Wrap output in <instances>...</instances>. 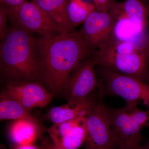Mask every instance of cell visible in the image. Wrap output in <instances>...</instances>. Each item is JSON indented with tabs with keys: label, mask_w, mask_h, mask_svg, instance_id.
I'll return each instance as SVG.
<instances>
[{
	"label": "cell",
	"mask_w": 149,
	"mask_h": 149,
	"mask_svg": "<svg viewBox=\"0 0 149 149\" xmlns=\"http://www.w3.org/2000/svg\"><path fill=\"white\" fill-rule=\"evenodd\" d=\"M8 8L1 4L0 6V39L3 40L8 32L9 27L8 26Z\"/></svg>",
	"instance_id": "16"
},
{
	"label": "cell",
	"mask_w": 149,
	"mask_h": 149,
	"mask_svg": "<svg viewBox=\"0 0 149 149\" xmlns=\"http://www.w3.org/2000/svg\"><path fill=\"white\" fill-rule=\"evenodd\" d=\"M42 149H65L56 145L53 142L50 143L44 138H42Z\"/></svg>",
	"instance_id": "19"
},
{
	"label": "cell",
	"mask_w": 149,
	"mask_h": 149,
	"mask_svg": "<svg viewBox=\"0 0 149 149\" xmlns=\"http://www.w3.org/2000/svg\"></svg>",
	"instance_id": "24"
},
{
	"label": "cell",
	"mask_w": 149,
	"mask_h": 149,
	"mask_svg": "<svg viewBox=\"0 0 149 149\" xmlns=\"http://www.w3.org/2000/svg\"><path fill=\"white\" fill-rule=\"evenodd\" d=\"M115 143L118 148L129 143L141 141L143 129L132 109L126 106L113 109L105 105Z\"/></svg>",
	"instance_id": "7"
},
{
	"label": "cell",
	"mask_w": 149,
	"mask_h": 149,
	"mask_svg": "<svg viewBox=\"0 0 149 149\" xmlns=\"http://www.w3.org/2000/svg\"><path fill=\"white\" fill-rule=\"evenodd\" d=\"M92 54L80 61L70 74L64 90L68 102L85 99L97 89L96 64Z\"/></svg>",
	"instance_id": "8"
},
{
	"label": "cell",
	"mask_w": 149,
	"mask_h": 149,
	"mask_svg": "<svg viewBox=\"0 0 149 149\" xmlns=\"http://www.w3.org/2000/svg\"><path fill=\"white\" fill-rule=\"evenodd\" d=\"M26 1L27 0H0L1 5L9 8H15Z\"/></svg>",
	"instance_id": "18"
},
{
	"label": "cell",
	"mask_w": 149,
	"mask_h": 149,
	"mask_svg": "<svg viewBox=\"0 0 149 149\" xmlns=\"http://www.w3.org/2000/svg\"><path fill=\"white\" fill-rule=\"evenodd\" d=\"M41 133L37 120L27 118L15 120L8 130L11 141L18 146L33 144L38 136L42 137Z\"/></svg>",
	"instance_id": "12"
},
{
	"label": "cell",
	"mask_w": 149,
	"mask_h": 149,
	"mask_svg": "<svg viewBox=\"0 0 149 149\" xmlns=\"http://www.w3.org/2000/svg\"><path fill=\"white\" fill-rule=\"evenodd\" d=\"M13 149H42V148H39L34 146L33 144L26 145H15Z\"/></svg>",
	"instance_id": "21"
},
{
	"label": "cell",
	"mask_w": 149,
	"mask_h": 149,
	"mask_svg": "<svg viewBox=\"0 0 149 149\" xmlns=\"http://www.w3.org/2000/svg\"><path fill=\"white\" fill-rule=\"evenodd\" d=\"M8 9L9 19L11 23L32 34L52 36L66 32L34 0L25 2L19 6Z\"/></svg>",
	"instance_id": "5"
},
{
	"label": "cell",
	"mask_w": 149,
	"mask_h": 149,
	"mask_svg": "<svg viewBox=\"0 0 149 149\" xmlns=\"http://www.w3.org/2000/svg\"><path fill=\"white\" fill-rule=\"evenodd\" d=\"M95 10L93 3L83 0H68V13L70 21L74 28L83 23L89 15Z\"/></svg>",
	"instance_id": "15"
},
{
	"label": "cell",
	"mask_w": 149,
	"mask_h": 149,
	"mask_svg": "<svg viewBox=\"0 0 149 149\" xmlns=\"http://www.w3.org/2000/svg\"><path fill=\"white\" fill-rule=\"evenodd\" d=\"M98 82L103 88L104 96H118L126 102L142 104L149 110V84L128 75L96 66Z\"/></svg>",
	"instance_id": "4"
},
{
	"label": "cell",
	"mask_w": 149,
	"mask_h": 149,
	"mask_svg": "<svg viewBox=\"0 0 149 149\" xmlns=\"http://www.w3.org/2000/svg\"><path fill=\"white\" fill-rule=\"evenodd\" d=\"M98 100L97 91L95 95L91 93L80 100L68 102L63 105L54 107L45 115V119L53 123H58L86 117L95 107Z\"/></svg>",
	"instance_id": "11"
},
{
	"label": "cell",
	"mask_w": 149,
	"mask_h": 149,
	"mask_svg": "<svg viewBox=\"0 0 149 149\" xmlns=\"http://www.w3.org/2000/svg\"><path fill=\"white\" fill-rule=\"evenodd\" d=\"M5 91L29 110L46 107L54 95L37 81L10 82L8 83Z\"/></svg>",
	"instance_id": "9"
},
{
	"label": "cell",
	"mask_w": 149,
	"mask_h": 149,
	"mask_svg": "<svg viewBox=\"0 0 149 149\" xmlns=\"http://www.w3.org/2000/svg\"><path fill=\"white\" fill-rule=\"evenodd\" d=\"M142 149H149V140L146 144L143 146H141Z\"/></svg>",
	"instance_id": "22"
},
{
	"label": "cell",
	"mask_w": 149,
	"mask_h": 149,
	"mask_svg": "<svg viewBox=\"0 0 149 149\" xmlns=\"http://www.w3.org/2000/svg\"><path fill=\"white\" fill-rule=\"evenodd\" d=\"M126 1V0H123V1Z\"/></svg>",
	"instance_id": "23"
},
{
	"label": "cell",
	"mask_w": 149,
	"mask_h": 149,
	"mask_svg": "<svg viewBox=\"0 0 149 149\" xmlns=\"http://www.w3.org/2000/svg\"><path fill=\"white\" fill-rule=\"evenodd\" d=\"M0 100L1 120H15L22 118L37 120L29 110L24 107L6 91L1 93Z\"/></svg>",
	"instance_id": "14"
},
{
	"label": "cell",
	"mask_w": 149,
	"mask_h": 149,
	"mask_svg": "<svg viewBox=\"0 0 149 149\" xmlns=\"http://www.w3.org/2000/svg\"><path fill=\"white\" fill-rule=\"evenodd\" d=\"M96 66L148 83L149 47L116 40L111 36L92 54Z\"/></svg>",
	"instance_id": "3"
},
{
	"label": "cell",
	"mask_w": 149,
	"mask_h": 149,
	"mask_svg": "<svg viewBox=\"0 0 149 149\" xmlns=\"http://www.w3.org/2000/svg\"><path fill=\"white\" fill-rule=\"evenodd\" d=\"M115 22L109 12L95 10L89 15L80 30L89 50H95L111 37Z\"/></svg>",
	"instance_id": "10"
},
{
	"label": "cell",
	"mask_w": 149,
	"mask_h": 149,
	"mask_svg": "<svg viewBox=\"0 0 149 149\" xmlns=\"http://www.w3.org/2000/svg\"><path fill=\"white\" fill-rule=\"evenodd\" d=\"M96 10L108 12L111 6L115 3V0H93Z\"/></svg>",
	"instance_id": "17"
},
{
	"label": "cell",
	"mask_w": 149,
	"mask_h": 149,
	"mask_svg": "<svg viewBox=\"0 0 149 149\" xmlns=\"http://www.w3.org/2000/svg\"><path fill=\"white\" fill-rule=\"evenodd\" d=\"M140 142H135L127 144L124 146L120 147L117 149H142Z\"/></svg>",
	"instance_id": "20"
},
{
	"label": "cell",
	"mask_w": 149,
	"mask_h": 149,
	"mask_svg": "<svg viewBox=\"0 0 149 149\" xmlns=\"http://www.w3.org/2000/svg\"><path fill=\"white\" fill-rule=\"evenodd\" d=\"M36 40L41 80L54 94L64 91L73 70L93 52L80 31L41 35Z\"/></svg>",
	"instance_id": "1"
},
{
	"label": "cell",
	"mask_w": 149,
	"mask_h": 149,
	"mask_svg": "<svg viewBox=\"0 0 149 149\" xmlns=\"http://www.w3.org/2000/svg\"></svg>",
	"instance_id": "25"
},
{
	"label": "cell",
	"mask_w": 149,
	"mask_h": 149,
	"mask_svg": "<svg viewBox=\"0 0 149 149\" xmlns=\"http://www.w3.org/2000/svg\"><path fill=\"white\" fill-rule=\"evenodd\" d=\"M98 100L93 111L86 117L87 136L85 149H114L111 128L103 102V88L98 82Z\"/></svg>",
	"instance_id": "6"
},
{
	"label": "cell",
	"mask_w": 149,
	"mask_h": 149,
	"mask_svg": "<svg viewBox=\"0 0 149 149\" xmlns=\"http://www.w3.org/2000/svg\"><path fill=\"white\" fill-rule=\"evenodd\" d=\"M52 19L66 32H74L68 17V0H34Z\"/></svg>",
	"instance_id": "13"
},
{
	"label": "cell",
	"mask_w": 149,
	"mask_h": 149,
	"mask_svg": "<svg viewBox=\"0 0 149 149\" xmlns=\"http://www.w3.org/2000/svg\"><path fill=\"white\" fill-rule=\"evenodd\" d=\"M0 45L1 76L8 83L42 80L37 40L32 33L12 24Z\"/></svg>",
	"instance_id": "2"
}]
</instances>
